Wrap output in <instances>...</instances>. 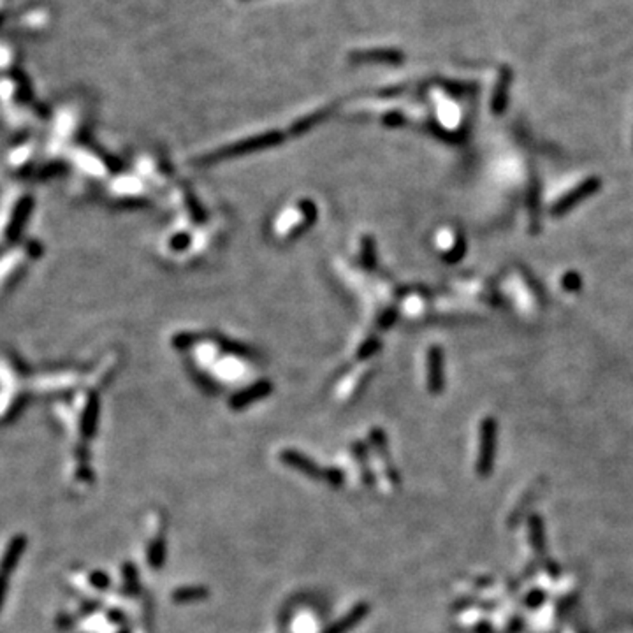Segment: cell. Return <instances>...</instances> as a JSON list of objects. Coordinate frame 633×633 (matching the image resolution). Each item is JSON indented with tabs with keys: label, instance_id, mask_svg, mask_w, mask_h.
<instances>
[{
	"label": "cell",
	"instance_id": "obj_4",
	"mask_svg": "<svg viewBox=\"0 0 633 633\" xmlns=\"http://www.w3.org/2000/svg\"><path fill=\"white\" fill-rule=\"evenodd\" d=\"M428 386L433 393H440L444 386V359L438 347H433L428 354Z\"/></svg>",
	"mask_w": 633,
	"mask_h": 633
},
{
	"label": "cell",
	"instance_id": "obj_1",
	"mask_svg": "<svg viewBox=\"0 0 633 633\" xmlns=\"http://www.w3.org/2000/svg\"><path fill=\"white\" fill-rule=\"evenodd\" d=\"M496 437H498L496 421L493 417L484 419L480 424L479 460H477V471L480 475H487L493 468L494 456H496Z\"/></svg>",
	"mask_w": 633,
	"mask_h": 633
},
{
	"label": "cell",
	"instance_id": "obj_6",
	"mask_svg": "<svg viewBox=\"0 0 633 633\" xmlns=\"http://www.w3.org/2000/svg\"><path fill=\"white\" fill-rule=\"evenodd\" d=\"M507 88H509V77H507V79L505 77H502L498 83V90H496L493 95V109L496 115H500V113L503 111V108H505Z\"/></svg>",
	"mask_w": 633,
	"mask_h": 633
},
{
	"label": "cell",
	"instance_id": "obj_3",
	"mask_svg": "<svg viewBox=\"0 0 633 633\" xmlns=\"http://www.w3.org/2000/svg\"><path fill=\"white\" fill-rule=\"evenodd\" d=\"M25 545H27L25 537L12 538L11 544H9L8 549H6L4 556H2V561H0V607H2V602H4V596H6V589H8L9 574H11V571L16 568V565H18L19 558H21V554H23Z\"/></svg>",
	"mask_w": 633,
	"mask_h": 633
},
{
	"label": "cell",
	"instance_id": "obj_7",
	"mask_svg": "<svg viewBox=\"0 0 633 633\" xmlns=\"http://www.w3.org/2000/svg\"><path fill=\"white\" fill-rule=\"evenodd\" d=\"M0 23H2V16H0Z\"/></svg>",
	"mask_w": 633,
	"mask_h": 633
},
{
	"label": "cell",
	"instance_id": "obj_2",
	"mask_svg": "<svg viewBox=\"0 0 633 633\" xmlns=\"http://www.w3.org/2000/svg\"><path fill=\"white\" fill-rule=\"evenodd\" d=\"M600 187H602V180H600V178H595V176L587 178V180H584V182L580 183L579 187H576V189H571L570 192L567 193V196L561 197L560 201H558L556 205L552 206L551 215L552 216L565 215V213L570 211L571 208H576L577 205H580V202H583L584 199H586V197H589V196H593L595 192H598Z\"/></svg>",
	"mask_w": 633,
	"mask_h": 633
},
{
	"label": "cell",
	"instance_id": "obj_5",
	"mask_svg": "<svg viewBox=\"0 0 633 633\" xmlns=\"http://www.w3.org/2000/svg\"><path fill=\"white\" fill-rule=\"evenodd\" d=\"M350 60L354 62H387V64H398L401 62L403 57L401 53L394 50H363L355 51L350 55Z\"/></svg>",
	"mask_w": 633,
	"mask_h": 633
}]
</instances>
